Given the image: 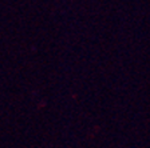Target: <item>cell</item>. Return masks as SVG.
<instances>
[]
</instances>
